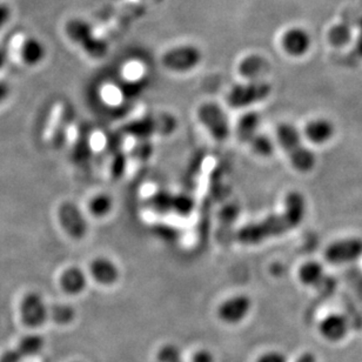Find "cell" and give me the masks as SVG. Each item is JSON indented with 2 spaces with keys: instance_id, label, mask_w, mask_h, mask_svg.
Here are the masks:
<instances>
[{
  "instance_id": "25",
  "label": "cell",
  "mask_w": 362,
  "mask_h": 362,
  "mask_svg": "<svg viewBox=\"0 0 362 362\" xmlns=\"http://www.w3.org/2000/svg\"><path fill=\"white\" fill-rule=\"evenodd\" d=\"M255 362H288L287 356L279 351H269L259 356Z\"/></svg>"
},
{
  "instance_id": "20",
  "label": "cell",
  "mask_w": 362,
  "mask_h": 362,
  "mask_svg": "<svg viewBox=\"0 0 362 362\" xmlns=\"http://www.w3.org/2000/svg\"><path fill=\"white\" fill-rule=\"evenodd\" d=\"M115 207V200L107 193H98L90 199L88 213L97 219H104L111 214Z\"/></svg>"
},
{
  "instance_id": "9",
  "label": "cell",
  "mask_w": 362,
  "mask_h": 362,
  "mask_svg": "<svg viewBox=\"0 0 362 362\" xmlns=\"http://www.w3.org/2000/svg\"><path fill=\"white\" fill-rule=\"evenodd\" d=\"M253 301L246 294H235L227 298L218 307V317L223 324L238 325L243 322L251 313Z\"/></svg>"
},
{
  "instance_id": "3",
  "label": "cell",
  "mask_w": 362,
  "mask_h": 362,
  "mask_svg": "<svg viewBox=\"0 0 362 362\" xmlns=\"http://www.w3.org/2000/svg\"><path fill=\"white\" fill-rule=\"evenodd\" d=\"M65 33L71 42L79 46L90 58L100 59L108 53V42L95 33L90 21L72 18L65 25Z\"/></svg>"
},
{
  "instance_id": "1",
  "label": "cell",
  "mask_w": 362,
  "mask_h": 362,
  "mask_svg": "<svg viewBox=\"0 0 362 362\" xmlns=\"http://www.w3.org/2000/svg\"><path fill=\"white\" fill-rule=\"evenodd\" d=\"M306 200L300 192L286 195L281 212L272 213L260 221L250 223L238 230L237 241L246 246L262 244L296 230L306 216Z\"/></svg>"
},
{
  "instance_id": "12",
  "label": "cell",
  "mask_w": 362,
  "mask_h": 362,
  "mask_svg": "<svg viewBox=\"0 0 362 362\" xmlns=\"http://www.w3.org/2000/svg\"><path fill=\"white\" fill-rule=\"evenodd\" d=\"M90 278L101 286H112L120 279V269L112 259L97 257L90 264Z\"/></svg>"
},
{
  "instance_id": "28",
  "label": "cell",
  "mask_w": 362,
  "mask_h": 362,
  "mask_svg": "<svg viewBox=\"0 0 362 362\" xmlns=\"http://www.w3.org/2000/svg\"><path fill=\"white\" fill-rule=\"evenodd\" d=\"M12 88L6 81H0V107L10 99Z\"/></svg>"
},
{
  "instance_id": "11",
  "label": "cell",
  "mask_w": 362,
  "mask_h": 362,
  "mask_svg": "<svg viewBox=\"0 0 362 362\" xmlns=\"http://www.w3.org/2000/svg\"><path fill=\"white\" fill-rule=\"evenodd\" d=\"M362 255V241L360 239H345L332 244L326 250V259L332 264H345L354 262Z\"/></svg>"
},
{
  "instance_id": "34",
  "label": "cell",
  "mask_w": 362,
  "mask_h": 362,
  "mask_svg": "<svg viewBox=\"0 0 362 362\" xmlns=\"http://www.w3.org/2000/svg\"><path fill=\"white\" fill-rule=\"evenodd\" d=\"M74 362H81V361H74Z\"/></svg>"
},
{
  "instance_id": "24",
  "label": "cell",
  "mask_w": 362,
  "mask_h": 362,
  "mask_svg": "<svg viewBox=\"0 0 362 362\" xmlns=\"http://www.w3.org/2000/svg\"><path fill=\"white\" fill-rule=\"evenodd\" d=\"M158 362H182L181 351L178 346L168 344L160 347L157 353Z\"/></svg>"
},
{
  "instance_id": "2",
  "label": "cell",
  "mask_w": 362,
  "mask_h": 362,
  "mask_svg": "<svg viewBox=\"0 0 362 362\" xmlns=\"http://www.w3.org/2000/svg\"><path fill=\"white\" fill-rule=\"evenodd\" d=\"M276 139L296 171L307 173L313 170L317 161L315 156L303 145L301 134L296 126L280 124L276 127Z\"/></svg>"
},
{
  "instance_id": "16",
  "label": "cell",
  "mask_w": 362,
  "mask_h": 362,
  "mask_svg": "<svg viewBox=\"0 0 362 362\" xmlns=\"http://www.w3.org/2000/svg\"><path fill=\"white\" fill-rule=\"evenodd\" d=\"M21 59L26 66L35 67L45 60L47 49L44 42L35 37L25 39L21 46Z\"/></svg>"
},
{
  "instance_id": "26",
  "label": "cell",
  "mask_w": 362,
  "mask_h": 362,
  "mask_svg": "<svg viewBox=\"0 0 362 362\" xmlns=\"http://www.w3.org/2000/svg\"><path fill=\"white\" fill-rule=\"evenodd\" d=\"M23 359L24 358L21 356V352L18 351L17 347L6 349L0 354V362H21Z\"/></svg>"
},
{
  "instance_id": "33",
  "label": "cell",
  "mask_w": 362,
  "mask_h": 362,
  "mask_svg": "<svg viewBox=\"0 0 362 362\" xmlns=\"http://www.w3.org/2000/svg\"><path fill=\"white\" fill-rule=\"evenodd\" d=\"M147 1H150V3H160L161 0H147Z\"/></svg>"
},
{
  "instance_id": "10",
  "label": "cell",
  "mask_w": 362,
  "mask_h": 362,
  "mask_svg": "<svg viewBox=\"0 0 362 362\" xmlns=\"http://www.w3.org/2000/svg\"><path fill=\"white\" fill-rule=\"evenodd\" d=\"M281 47L286 54L300 58L308 53L312 46L310 32L303 28H291L282 35Z\"/></svg>"
},
{
  "instance_id": "19",
  "label": "cell",
  "mask_w": 362,
  "mask_h": 362,
  "mask_svg": "<svg viewBox=\"0 0 362 362\" xmlns=\"http://www.w3.org/2000/svg\"><path fill=\"white\" fill-rule=\"evenodd\" d=\"M298 278L303 285L320 288L324 285L326 276H325L324 269L319 262H307L300 267Z\"/></svg>"
},
{
  "instance_id": "14",
  "label": "cell",
  "mask_w": 362,
  "mask_h": 362,
  "mask_svg": "<svg viewBox=\"0 0 362 362\" xmlns=\"http://www.w3.org/2000/svg\"><path fill=\"white\" fill-rule=\"evenodd\" d=\"M88 275L81 267L70 266L62 272L59 286L63 292L69 296H79L88 288Z\"/></svg>"
},
{
  "instance_id": "32",
  "label": "cell",
  "mask_w": 362,
  "mask_h": 362,
  "mask_svg": "<svg viewBox=\"0 0 362 362\" xmlns=\"http://www.w3.org/2000/svg\"><path fill=\"white\" fill-rule=\"evenodd\" d=\"M7 59H8V56H7L6 49L0 46V71L3 70L5 65H6Z\"/></svg>"
},
{
  "instance_id": "5",
  "label": "cell",
  "mask_w": 362,
  "mask_h": 362,
  "mask_svg": "<svg viewBox=\"0 0 362 362\" xmlns=\"http://www.w3.org/2000/svg\"><path fill=\"white\" fill-rule=\"evenodd\" d=\"M197 118L209 136L216 141L223 143L230 138V119L219 104L214 101L202 103L197 110Z\"/></svg>"
},
{
  "instance_id": "17",
  "label": "cell",
  "mask_w": 362,
  "mask_h": 362,
  "mask_svg": "<svg viewBox=\"0 0 362 362\" xmlns=\"http://www.w3.org/2000/svg\"><path fill=\"white\" fill-rule=\"evenodd\" d=\"M334 134V126L329 120L324 118H317L307 122L305 127V136L310 143L320 144L327 143Z\"/></svg>"
},
{
  "instance_id": "29",
  "label": "cell",
  "mask_w": 362,
  "mask_h": 362,
  "mask_svg": "<svg viewBox=\"0 0 362 362\" xmlns=\"http://www.w3.org/2000/svg\"><path fill=\"white\" fill-rule=\"evenodd\" d=\"M192 362H216V359H214L212 353L207 351V349H200L193 356Z\"/></svg>"
},
{
  "instance_id": "7",
  "label": "cell",
  "mask_w": 362,
  "mask_h": 362,
  "mask_svg": "<svg viewBox=\"0 0 362 362\" xmlns=\"http://www.w3.org/2000/svg\"><path fill=\"white\" fill-rule=\"evenodd\" d=\"M57 219L64 233L72 240H83L88 233V221L81 207L74 202H63L57 209Z\"/></svg>"
},
{
  "instance_id": "31",
  "label": "cell",
  "mask_w": 362,
  "mask_h": 362,
  "mask_svg": "<svg viewBox=\"0 0 362 362\" xmlns=\"http://www.w3.org/2000/svg\"><path fill=\"white\" fill-rule=\"evenodd\" d=\"M296 362H317V360L313 353L306 352L303 353V354L296 359Z\"/></svg>"
},
{
  "instance_id": "4",
  "label": "cell",
  "mask_w": 362,
  "mask_h": 362,
  "mask_svg": "<svg viewBox=\"0 0 362 362\" xmlns=\"http://www.w3.org/2000/svg\"><path fill=\"white\" fill-rule=\"evenodd\" d=\"M272 85L265 79L245 81L234 85L227 93V103L233 108H250L260 104L271 95Z\"/></svg>"
},
{
  "instance_id": "30",
  "label": "cell",
  "mask_w": 362,
  "mask_h": 362,
  "mask_svg": "<svg viewBox=\"0 0 362 362\" xmlns=\"http://www.w3.org/2000/svg\"><path fill=\"white\" fill-rule=\"evenodd\" d=\"M11 8L6 4H0V30L5 26V25L10 21Z\"/></svg>"
},
{
  "instance_id": "8",
  "label": "cell",
  "mask_w": 362,
  "mask_h": 362,
  "mask_svg": "<svg viewBox=\"0 0 362 362\" xmlns=\"http://www.w3.org/2000/svg\"><path fill=\"white\" fill-rule=\"evenodd\" d=\"M19 315L26 327H42L49 319V306L40 293L28 292L21 298Z\"/></svg>"
},
{
  "instance_id": "6",
  "label": "cell",
  "mask_w": 362,
  "mask_h": 362,
  "mask_svg": "<svg viewBox=\"0 0 362 362\" xmlns=\"http://www.w3.org/2000/svg\"><path fill=\"white\" fill-rule=\"evenodd\" d=\"M202 52L193 44H182L168 49L161 57V64L173 74H189L202 64Z\"/></svg>"
},
{
  "instance_id": "22",
  "label": "cell",
  "mask_w": 362,
  "mask_h": 362,
  "mask_svg": "<svg viewBox=\"0 0 362 362\" xmlns=\"http://www.w3.org/2000/svg\"><path fill=\"white\" fill-rule=\"evenodd\" d=\"M252 152L260 158H269L274 153V144L265 133L258 132L247 143Z\"/></svg>"
},
{
  "instance_id": "27",
  "label": "cell",
  "mask_w": 362,
  "mask_h": 362,
  "mask_svg": "<svg viewBox=\"0 0 362 362\" xmlns=\"http://www.w3.org/2000/svg\"><path fill=\"white\" fill-rule=\"evenodd\" d=\"M331 42L334 45H345L346 42H349V31L341 30V28L332 31Z\"/></svg>"
},
{
  "instance_id": "13",
  "label": "cell",
  "mask_w": 362,
  "mask_h": 362,
  "mask_svg": "<svg viewBox=\"0 0 362 362\" xmlns=\"http://www.w3.org/2000/svg\"><path fill=\"white\" fill-rule=\"evenodd\" d=\"M317 329L326 341L337 344L349 335V321L341 314H329L319 322Z\"/></svg>"
},
{
  "instance_id": "23",
  "label": "cell",
  "mask_w": 362,
  "mask_h": 362,
  "mask_svg": "<svg viewBox=\"0 0 362 362\" xmlns=\"http://www.w3.org/2000/svg\"><path fill=\"white\" fill-rule=\"evenodd\" d=\"M49 319L59 326H66L76 319V310L67 303H56L49 306Z\"/></svg>"
},
{
  "instance_id": "15",
  "label": "cell",
  "mask_w": 362,
  "mask_h": 362,
  "mask_svg": "<svg viewBox=\"0 0 362 362\" xmlns=\"http://www.w3.org/2000/svg\"><path fill=\"white\" fill-rule=\"evenodd\" d=\"M269 70V64L267 59L257 53L248 54L238 64V72L245 81L264 79Z\"/></svg>"
},
{
  "instance_id": "18",
  "label": "cell",
  "mask_w": 362,
  "mask_h": 362,
  "mask_svg": "<svg viewBox=\"0 0 362 362\" xmlns=\"http://www.w3.org/2000/svg\"><path fill=\"white\" fill-rule=\"evenodd\" d=\"M262 115L255 110L246 112L237 124V136L243 143L247 144L257 133L260 132Z\"/></svg>"
},
{
  "instance_id": "21",
  "label": "cell",
  "mask_w": 362,
  "mask_h": 362,
  "mask_svg": "<svg viewBox=\"0 0 362 362\" xmlns=\"http://www.w3.org/2000/svg\"><path fill=\"white\" fill-rule=\"evenodd\" d=\"M44 347H45V339L38 334L25 335L19 340L17 345V349L21 352L23 358L38 356Z\"/></svg>"
}]
</instances>
